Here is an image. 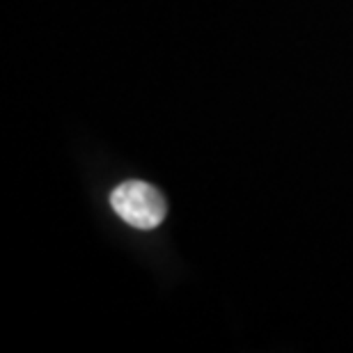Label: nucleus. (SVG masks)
<instances>
[{
	"mask_svg": "<svg viewBox=\"0 0 353 353\" xmlns=\"http://www.w3.org/2000/svg\"><path fill=\"white\" fill-rule=\"evenodd\" d=\"M110 204L115 214L136 230H157L165 218V200L152 183L131 179L112 190Z\"/></svg>",
	"mask_w": 353,
	"mask_h": 353,
	"instance_id": "nucleus-1",
	"label": "nucleus"
}]
</instances>
